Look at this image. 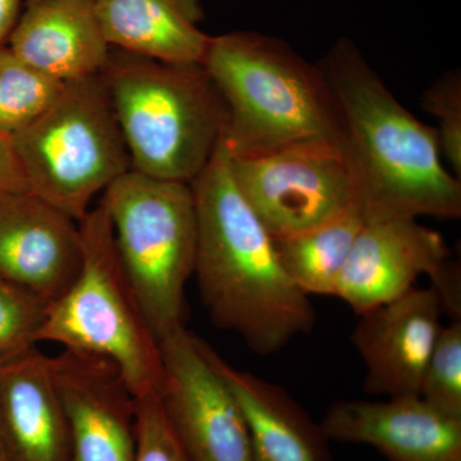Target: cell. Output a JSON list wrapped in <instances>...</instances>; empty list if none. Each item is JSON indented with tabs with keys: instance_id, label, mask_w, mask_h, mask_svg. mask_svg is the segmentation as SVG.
<instances>
[{
	"instance_id": "obj_1",
	"label": "cell",
	"mask_w": 461,
	"mask_h": 461,
	"mask_svg": "<svg viewBox=\"0 0 461 461\" xmlns=\"http://www.w3.org/2000/svg\"><path fill=\"white\" fill-rule=\"evenodd\" d=\"M190 185L198 224L194 276L215 326L238 333L258 355L312 332L314 306L288 278L271 233L239 190L222 139Z\"/></svg>"
},
{
	"instance_id": "obj_2",
	"label": "cell",
	"mask_w": 461,
	"mask_h": 461,
	"mask_svg": "<svg viewBox=\"0 0 461 461\" xmlns=\"http://www.w3.org/2000/svg\"><path fill=\"white\" fill-rule=\"evenodd\" d=\"M321 69L341 109L364 221L459 218L460 180L442 166L437 130L400 104L348 39L333 45Z\"/></svg>"
},
{
	"instance_id": "obj_3",
	"label": "cell",
	"mask_w": 461,
	"mask_h": 461,
	"mask_svg": "<svg viewBox=\"0 0 461 461\" xmlns=\"http://www.w3.org/2000/svg\"><path fill=\"white\" fill-rule=\"evenodd\" d=\"M206 72L226 105L222 140L232 158L266 156L296 145H335L345 127L323 69L286 42L235 32L209 42Z\"/></svg>"
},
{
	"instance_id": "obj_4",
	"label": "cell",
	"mask_w": 461,
	"mask_h": 461,
	"mask_svg": "<svg viewBox=\"0 0 461 461\" xmlns=\"http://www.w3.org/2000/svg\"><path fill=\"white\" fill-rule=\"evenodd\" d=\"M133 171L190 184L208 165L226 105L205 67L112 48L102 72Z\"/></svg>"
},
{
	"instance_id": "obj_5",
	"label": "cell",
	"mask_w": 461,
	"mask_h": 461,
	"mask_svg": "<svg viewBox=\"0 0 461 461\" xmlns=\"http://www.w3.org/2000/svg\"><path fill=\"white\" fill-rule=\"evenodd\" d=\"M78 224L80 271L48 306L39 342L105 357L117 366L135 399L160 396L162 348L123 271L107 206L99 200Z\"/></svg>"
},
{
	"instance_id": "obj_6",
	"label": "cell",
	"mask_w": 461,
	"mask_h": 461,
	"mask_svg": "<svg viewBox=\"0 0 461 461\" xmlns=\"http://www.w3.org/2000/svg\"><path fill=\"white\" fill-rule=\"evenodd\" d=\"M115 247L158 341L184 327L185 287L195 271V199L187 182L131 169L103 193Z\"/></svg>"
},
{
	"instance_id": "obj_7",
	"label": "cell",
	"mask_w": 461,
	"mask_h": 461,
	"mask_svg": "<svg viewBox=\"0 0 461 461\" xmlns=\"http://www.w3.org/2000/svg\"><path fill=\"white\" fill-rule=\"evenodd\" d=\"M30 190L81 221L131 159L102 75L63 85L50 108L12 138Z\"/></svg>"
},
{
	"instance_id": "obj_8",
	"label": "cell",
	"mask_w": 461,
	"mask_h": 461,
	"mask_svg": "<svg viewBox=\"0 0 461 461\" xmlns=\"http://www.w3.org/2000/svg\"><path fill=\"white\" fill-rule=\"evenodd\" d=\"M242 196L273 239L305 232L359 208L344 149L314 142L232 158Z\"/></svg>"
},
{
	"instance_id": "obj_9",
	"label": "cell",
	"mask_w": 461,
	"mask_h": 461,
	"mask_svg": "<svg viewBox=\"0 0 461 461\" xmlns=\"http://www.w3.org/2000/svg\"><path fill=\"white\" fill-rule=\"evenodd\" d=\"M448 256L441 233L421 226L417 218L364 221L335 296L360 315L408 293L421 275H427L442 308L460 320V271Z\"/></svg>"
},
{
	"instance_id": "obj_10",
	"label": "cell",
	"mask_w": 461,
	"mask_h": 461,
	"mask_svg": "<svg viewBox=\"0 0 461 461\" xmlns=\"http://www.w3.org/2000/svg\"><path fill=\"white\" fill-rule=\"evenodd\" d=\"M160 400L187 461H254L247 424L205 342L185 326L160 341Z\"/></svg>"
},
{
	"instance_id": "obj_11",
	"label": "cell",
	"mask_w": 461,
	"mask_h": 461,
	"mask_svg": "<svg viewBox=\"0 0 461 461\" xmlns=\"http://www.w3.org/2000/svg\"><path fill=\"white\" fill-rule=\"evenodd\" d=\"M53 359L72 461H135L136 399L111 360L66 350Z\"/></svg>"
},
{
	"instance_id": "obj_12",
	"label": "cell",
	"mask_w": 461,
	"mask_h": 461,
	"mask_svg": "<svg viewBox=\"0 0 461 461\" xmlns=\"http://www.w3.org/2000/svg\"><path fill=\"white\" fill-rule=\"evenodd\" d=\"M435 288L412 287L360 314L351 342L366 364L364 391L373 396H420L421 381L441 330Z\"/></svg>"
},
{
	"instance_id": "obj_13",
	"label": "cell",
	"mask_w": 461,
	"mask_h": 461,
	"mask_svg": "<svg viewBox=\"0 0 461 461\" xmlns=\"http://www.w3.org/2000/svg\"><path fill=\"white\" fill-rule=\"evenodd\" d=\"M83 260L80 224L32 191L0 195V276L48 305L71 286Z\"/></svg>"
},
{
	"instance_id": "obj_14",
	"label": "cell",
	"mask_w": 461,
	"mask_h": 461,
	"mask_svg": "<svg viewBox=\"0 0 461 461\" xmlns=\"http://www.w3.org/2000/svg\"><path fill=\"white\" fill-rule=\"evenodd\" d=\"M321 429L333 441L368 445L390 461H461V420L420 396L332 403Z\"/></svg>"
},
{
	"instance_id": "obj_15",
	"label": "cell",
	"mask_w": 461,
	"mask_h": 461,
	"mask_svg": "<svg viewBox=\"0 0 461 461\" xmlns=\"http://www.w3.org/2000/svg\"><path fill=\"white\" fill-rule=\"evenodd\" d=\"M3 461H72L53 359L38 346L0 362Z\"/></svg>"
},
{
	"instance_id": "obj_16",
	"label": "cell",
	"mask_w": 461,
	"mask_h": 461,
	"mask_svg": "<svg viewBox=\"0 0 461 461\" xmlns=\"http://www.w3.org/2000/svg\"><path fill=\"white\" fill-rule=\"evenodd\" d=\"M9 50L60 83L102 75L112 47L94 0H26Z\"/></svg>"
},
{
	"instance_id": "obj_17",
	"label": "cell",
	"mask_w": 461,
	"mask_h": 461,
	"mask_svg": "<svg viewBox=\"0 0 461 461\" xmlns=\"http://www.w3.org/2000/svg\"><path fill=\"white\" fill-rule=\"evenodd\" d=\"M205 353L238 402L254 461H332L321 423L284 388L240 371L205 342Z\"/></svg>"
},
{
	"instance_id": "obj_18",
	"label": "cell",
	"mask_w": 461,
	"mask_h": 461,
	"mask_svg": "<svg viewBox=\"0 0 461 461\" xmlns=\"http://www.w3.org/2000/svg\"><path fill=\"white\" fill-rule=\"evenodd\" d=\"M108 44L177 65H203L212 36L202 0H94Z\"/></svg>"
},
{
	"instance_id": "obj_19",
	"label": "cell",
	"mask_w": 461,
	"mask_h": 461,
	"mask_svg": "<svg viewBox=\"0 0 461 461\" xmlns=\"http://www.w3.org/2000/svg\"><path fill=\"white\" fill-rule=\"evenodd\" d=\"M363 224L362 212L354 208L315 229L273 239L282 268L305 295L335 296L339 275Z\"/></svg>"
},
{
	"instance_id": "obj_20",
	"label": "cell",
	"mask_w": 461,
	"mask_h": 461,
	"mask_svg": "<svg viewBox=\"0 0 461 461\" xmlns=\"http://www.w3.org/2000/svg\"><path fill=\"white\" fill-rule=\"evenodd\" d=\"M65 83L27 65L9 47H0V135L14 138L41 117Z\"/></svg>"
},
{
	"instance_id": "obj_21",
	"label": "cell",
	"mask_w": 461,
	"mask_h": 461,
	"mask_svg": "<svg viewBox=\"0 0 461 461\" xmlns=\"http://www.w3.org/2000/svg\"><path fill=\"white\" fill-rule=\"evenodd\" d=\"M420 397L447 417L461 420V321L441 327L421 381Z\"/></svg>"
},
{
	"instance_id": "obj_22",
	"label": "cell",
	"mask_w": 461,
	"mask_h": 461,
	"mask_svg": "<svg viewBox=\"0 0 461 461\" xmlns=\"http://www.w3.org/2000/svg\"><path fill=\"white\" fill-rule=\"evenodd\" d=\"M47 303L0 276V362L39 344Z\"/></svg>"
},
{
	"instance_id": "obj_23",
	"label": "cell",
	"mask_w": 461,
	"mask_h": 461,
	"mask_svg": "<svg viewBox=\"0 0 461 461\" xmlns=\"http://www.w3.org/2000/svg\"><path fill=\"white\" fill-rule=\"evenodd\" d=\"M424 111L435 115L439 122L441 154L450 163L457 178L461 175V75L447 72L424 91L421 100Z\"/></svg>"
},
{
	"instance_id": "obj_24",
	"label": "cell",
	"mask_w": 461,
	"mask_h": 461,
	"mask_svg": "<svg viewBox=\"0 0 461 461\" xmlns=\"http://www.w3.org/2000/svg\"><path fill=\"white\" fill-rule=\"evenodd\" d=\"M135 461H187L159 395L136 399Z\"/></svg>"
},
{
	"instance_id": "obj_25",
	"label": "cell",
	"mask_w": 461,
	"mask_h": 461,
	"mask_svg": "<svg viewBox=\"0 0 461 461\" xmlns=\"http://www.w3.org/2000/svg\"><path fill=\"white\" fill-rule=\"evenodd\" d=\"M30 190L12 138L0 135V195Z\"/></svg>"
},
{
	"instance_id": "obj_26",
	"label": "cell",
	"mask_w": 461,
	"mask_h": 461,
	"mask_svg": "<svg viewBox=\"0 0 461 461\" xmlns=\"http://www.w3.org/2000/svg\"><path fill=\"white\" fill-rule=\"evenodd\" d=\"M21 0H0V47L16 25Z\"/></svg>"
},
{
	"instance_id": "obj_27",
	"label": "cell",
	"mask_w": 461,
	"mask_h": 461,
	"mask_svg": "<svg viewBox=\"0 0 461 461\" xmlns=\"http://www.w3.org/2000/svg\"><path fill=\"white\" fill-rule=\"evenodd\" d=\"M0 461H3L2 437H0Z\"/></svg>"
}]
</instances>
